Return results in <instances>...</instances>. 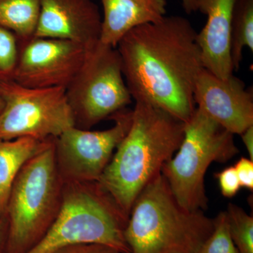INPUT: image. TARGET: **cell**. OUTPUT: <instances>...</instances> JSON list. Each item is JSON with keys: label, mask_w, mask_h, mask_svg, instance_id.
I'll return each mask as SVG.
<instances>
[{"label": "cell", "mask_w": 253, "mask_h": 253, "mask_svg": "<svg viewBox=\"0 0 253 253\" xmlns=\"http://www.w3.org/2000/svg\"><path fill=\"white\" fill-rule=\"evenodd\" d=\"M110 118L115 124L105 130L73 126L55 138V157L63 182L99 181L130 128L132 110L126 108Z\"/></svg>", "instance_id": "obj_9"}, {"label": "cell", "mask_w": 253, "mask_h": 253, "mask_svg": "<svg viewBox=\"0 0 253 253\" xmlns=\"http://www.w3.org/2000/svg\"><path fill=\"white\" fill-rule=\"evenodd\" d=\"M243 142L249 153V158L253 161V126L241 134Z\"/></svg>", "instance_id": "obj_24"}, {"label": "cell", "mask_w": 253, "mask_h": 253, "mask_svg": "<svg viewBox=\"0 0 253 253\" xmlns=\"http://www.w3.org/2000/svg\"><path fill=\"white\" fill-rule=\"evenodd\" d=\"M197 34L187 18L169 16L123 37L116 49L135 102L164 110L182 122L189 121L196 108L195 84L204 68Z\"/></svg>", "instance_id": "obj_1"}, {"label": "cell", "mask_w": 253, "mask_h": 253, "mask_svg": "<svg viewBox=\"0 0 253 253\" xmlns=\"http://www.w3.org/2000/svg\"><path fill=\"white\" fill-rule=\"evenodd\" d=\"M184 125L164 110L135 102L130 128L98 181L128 217L141 191L179 149Z\"/></svg>", "instance_id": "obj_2"}, {"label": "cell", "mask_w": 253, "mask_h": 253, "mask_svg": "<svg viewBox=\"0 0 253 253\" xmlns=\"http://www.w3.org/2000/svg\"><path fill=\"white\" fill-rule=\"evenodd\" d=\"M75 126L90 129L132 101L116 47L99 42L86 49L81 68L66 88Z\"/></svg>", "instance_id": "obj_7"}, {"label": "cell", "mask_w": 253, "mask_h": 253, "mask_svg": "<svg viewBox=\"0 0 253 253\" xmlns=\"http://www.w3.org/2000/svg\"><path fill=\"white\" fill-rule=\"evenodd\" d=\"M182 7L186 14H190L197 11L196 0H181Z\"/></svg>", "instance_id": "obj_26"}, {"label": "cell", "mask_w": 253, "mask_h": 253, "mask_svg": "<svg viewBox=\"0 0 253 253\" xmlns=\"http://www.w3.org/2000/svg\"><path fill=\"white\" fill-rule=\"evenodd\" d=\"M85 53L84 46L66 40L34 36L19 41L13 81L33 89H66L81 68Z\"/></svg>", "instance_id": "obj_10"}, {"label": "cell", "mask_w": 253, "mask_h": 253, "mask_svg": "<svg viewBox=\"0 0 253 253\" xmlns=\"http://www.w3.org/2000/svg\"><path fill=\"white\" fill-rule=\"evenodd\" d=\"M55 138L28 160L10 192L5 253H26L44 237L61 210L63 182L55 157Z\"/></svg>", "instance_id": "obj_4"}, {"label": "cell", "mask_w": 253, "mask_h": 253, "mask_svg": "<svg viewBox=\"0 0 253 253\" xmlns=\"http://www.w3.org/2000/svg\"><path fill=\"white\" fill-rule=\"evenodd\" d=\"M53 253H120L118 251L105 246L96 244H76L58 250Z\"/></svg>", "instance_id": "obj_23"}, {"label": "cell", "mask_w": 253, "mask_h": 253, "mask_svg": "<svg viewBox=\"0 0 253 253\" xmlns=\"http://www.w3.org/2000/svg\"><path fill=\"white\" fill-rule=\"evenodd\" d=\"M194 98L196 108L234 135L253 126V89L234 74L221 79L204 68L196 80Z\"/></svg>", "instance_id": "obj_11"}, {"label": "cell", "mask_w": 253, "mask_h": 253, "mask_svg": "<svg viewBox=\"0 0 253 253\" xmlns=\"http://www.w3.org/2000/svg\"><path fill=\"white\" fill-rule=\"evenodd\" d=\"M40 11L41 0H0V26L28 41L35 36Z\"/></svg>", "instance_id": "obj_16"}, {"label": "cell", "mask_w": 253, "mask_h": 253, "mask_svg": "<svg viewBox=\"0 0 253 253\" xmlns=\"http://www.w3.org/2000/svg\"><path fill=\"white\" fill-rule=\"evenodd\" d=\"M234 167L239 177L241 187L253 191V161L250 158L242 157L236 163Z\"/></svg>", "instance_id": "obj_22"}, {"label": "cell", "mask_w": 253, "mask_h": 253, "mask_svg": "<svg viewBox=\"0 0 253 253\" xmlns=\"http://www.w3.org/2000/svg\"><path fill=\"white\" fill-rule=\"evenodd\" d=\"M8 224L6 218L0 219V253H5L7 241Z\"/></svg>", "instance_id": "obj_25"}, {"label": "cell", "mask_w": 253, "mask_h": 253, "mask_svg": "<svg viewBox=\"0 0 253 253\" xmlns=\"http://www.w3.org/2000/svg\"><path fill=\"white\" fill-rule=\"evenodd\" d=\"M19 54L18 37L0 26V82L12 81Z\"/></svg>", "instance_id": "obj_20"}, {"label": "cell", "mask_w": 253, "mask_h": 253, "mask_svg": "<svg viewBox=\"0 0 253 253\" xmlns=\"http://www.w3.org/2000/svg\"><path fill=\"white\" fill-rule=\"evenodd\" d=\"M198 253H239L229 234L226 211L214 218L212 234L202 245Z\"/></svg>", "instance_id": "obj_19"}, {"label": "cell", "mask_w": 253, "mask_h": 253, "mask_svg": "<svg viewBox=\"0 0 253 253\" xmlns=\"http://www.w3.org/2000/svg\"><path fill=\"white\" fill-rule=\"evenodd\" d=\"M213 229L204 211L181 207L161 172L136 198L124 236L131 253H198Z\"/></svg>", "instance_id": "obj_3"}, {"label": "cell", "mask_w": 253, "mask_h": 253, "mask_svg": "<svg viewBox=\"0 0 253 253\" xmlns=\"http://www.w3.org/2000/svg\"><path fill=\"white\" fill-rule=\"evenodd\" d=\"M128 216L98 181L64 182L56 220L26 253H53L76 244H96L131 253L125 239Z\"/></svg>", "instance_id": "obj_5"}, {"label": "cell", "mask_w": 253, "mask_h": 253, "mask_svg": "<svg viewBox=\"0 0 253 253\" xmlns=\"http://www.w3.org/2000/svg\"><path fill=\"white\" fill-rule=\"evenodd\" d=\"M103 7L100 42L116 47L128 32L166 16L167 0H99Z\"/></svg>", "instance_id": "obj_14"}, {"label": "cell", "mask_w": 253, "mask_h": 253, "mask_svg": "<svg viewBox=\"0 0 253 253\" xmlns=\"http://www.w3.org/2000/svg\"><path fill=\"white\" fill-rule=\"evenodd\" d=\"M31 137L0 139V219L6 218V206L16 176L28 160L49 142Z\"/></svg>", "instance_id": "obj_15"}, {"label": "cell", "mask_w": 253, "mask_h": 253, "mask_svg": "<svg viewBox=\"0 0 253 253\" xmlns=\"http://www.w3.org/2000/svg\"><path fill=\"white\" fill-rule=\"evenodd\" d=\"M239 153L234 134L196 108L184 125L179 149L163 165L161 173L181 207L205 211L208 203L205 186L208 168L214 162H227Z\"/></svg>", "instance_id": "obj_6"}, {"label": "cell", "mask_w": 253, "mask_h": 253, "mask_svg": "<svg viewBox=\"0 0 253 253\" xmlns=\"http://www.w3.org/2000/svg\"><path fill=\"white\" fill-rule=\"evenodd\" d=\"M229 234L239 253H253V217L242 208L229 204L226 211Z\"/></svg>", "instance_id": "obj_18"}, {"label": "cell", "mask_w": 253, "mask_h": 253, "mask_svg": "<svg viewBox=\"0 0 253 253\" xmlns=\"http://www.w3.org/2000/svg\"><path fill=\"white\" fill-rule=\"evenodd\" d=\"M4 102L2 98L0 96V117H1V113H2L3 109H4Z\"/></svg>", "instance_id": "obj_27"}, {"label": "cell", "mask_w": 253, "mask_h": 253, "mask_svg": "<svg viewBox=\"0 0 253 253\" xmlns=\"http://www.w3.org/2000/svg\"><path fill=\"white\" fill-rule=\"evenodd\" d=\"M197 11L207 16L197 42L205 69L221 79L234 74L230 52L231 16L235 0H196Z\"/></svg>", "instance_id": "obj_13"}, {"label": "cell", "mask_w": 253, "mask_h": 253, "mask_svg": "<svg viewBox=\"0 0 253 253\" xmlns=\"http://www.w3.org/2000/svg\"><path fill=\"white\" fill-rule=\"evenodd\" d=\"M215 177L217 179L221 194L224 197L229 199L234 197L241 188L234 166H229L216 173Z\"/></svg>", "instance_id": "obj_21"}, {"label": "cell", "mask_w": 253, "mask_h": 253, "mask_svg": "<svg viewBox=\"0 0 253 253\" xmlns=\"http://www.w3.org/2000/svg\"><path fill=\"white\" fill-rule=\"evenodd\" d=\"M0 96L4 102L0 117V139L46 140L75 126L65 88L33 89L12 80L0 82Z\"/></svg>", "instance_id": "obj_8"}, {"label": "cell", "mask_w": 253, "mask_h": 253, "mask_svg": "<svg viewBox=\"0 0 253 253\" xmlns=\"http://www.w3.org/2000/svg\"><path fill=\"white\" fill-rule=\"evenodd\" d=\"M253 51V0H235L231 16L230 52L234 71H239L243 50Z\"/></svg>", "instance_id": "obj_17"}, {"label": "cell", "mask_w": 253, "mask_h": 253, "mask_svg": "<svg viewBox=\"0 0 253 253\" xmlns=\"http://www.w3.org/2000/svg\"><path fill=\"white\" fill-rule=\"evenodd\" d=\"M101 22L93 0H41L34 36L66 40L88 49L100 41Z\"/></svg>", "instance_id": "obj_12"}]
</instances>
